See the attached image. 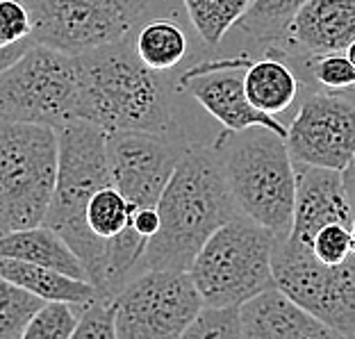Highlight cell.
Wrapping results in <instances>:
<instances>
[{
	"label": "cell",
	"instance_id": "cell-1",
	"mask_svg": "<svg viewBox=\"0 0 355 339\" xmlns=\"http://www.w3.org/2000/svg\"><path fill=\"white\" fill-rule=\"evenodd\" d=\"M159 230L141 269L189 271L203 244L239 214L216 148H184L157 203Z\"/></svg>",
	"mask_w": 355,
	"mask_h": 339
},
{
	"label": "cell",
	"instance_id": "cell-2",
	"mask_svg": "<svg viewBox=\"0 0 355 339\" xmlns=\"http://www.w3.org/2000/svg\"><path fill=\"white\" fill-rule=\"evenodd\" d=\"M76 119L114 132L168 134L173 128L168 82L135 51L132 35L76 55Z\"/></svg>",
	"mask_w": 355,
	"mask_h": 339
},
{
	"label": "cell",
	"instance_id": "cell-3",
	"mask_svg": "<svg viewBox=\"0 0 355 339\" xmlns=\"http://www.w3.org/2000/svg\"><path fill=\"white\" fill-rule=\"evenodd\" d=\"M58 182L44 223L58 230L83 257L89 282L101 294L107 273V246L89 232L85 214L94 193L112 184L107 132L89 121L76 119L58 128Z\"/></svg>",
	"mask_w": 355,
	"mask_h": 339
},
{
	"label": "cell",
	"instance_id": "cell-4",
	"mask_svg": "<svg viewBox=\"0 0 355 339\" xmlns=\"http://www.w3.org/2000/svg\"><path fill=\"white\" fill-rule=\"evenodd\" d=\"M214 148L239 214L276 232V237L287 235L294 223L298 173L285 137L253 125L239 132L228 130Z\"/></svg>",
	"mask_w": 355,
	"mask_h": 339
},
{
	"label": "cell",
	"instance_id": "cell-5",
	"mask_svg": "<svg viewBox=\"0 0 355 339\" xmlns=\"http://www.w3.org/2000/svg\"><path fill=\"white\" fill-rule=\"evenodd\" d=\"M53 125L0 121V232L42 225L58 182Z\"/></svg>",
	"mask_w": 355,
	"mask_h": 339
},
{
	"label": "cell",
	"instance_id": "cell-6",
	"mask_svg": "<svg viewBox=\"0 0 355 339\" xmlns=\"http://www.w3.org/2000/svg\"><path fill=\"white\" fill-rule=\"evenodd\" d=\"M276 232L244 214L232 216L209 237L191 262L203 305H241L276 287L271 269Z\"/></svg>",
	"mask_w": 355,
	"mask_h": 339
},
{
	"label": "cell",
	"instance_id": "cell-7",
	"mask_svg": "<svg viewBox=\"0 0 355 339\" xmlns=\"http://www.w3.org/2000/svg\"><path fill=\"white\" fill-rule=\"evenodd\" d=\"M78 62L58 48L35 44L0 71V121L44 123L55 130L76 121Z\"/></svg>",
	"mask_w": 355,
	"mask_h": 339
},
{
	"label": "cell",
	"instance_id": "cell-8",
	"mask_svg": "<svg viewBox=\"0 0 355 339\" xmlns=\"http://www.w3.org/2000/svg\"><path fill=\"white\" fill-rule=\"evenodd\" d=\"M271 269L276 287L298 305L340 337H355V255L342 264H324L310 244L282 235L273 244Z\"/></svg>",
	"mask_w": 355,
	"mask_h": 339
},
{
	"label": "cell",
	"instance_id": "cell-9",
	"mask_svg": "<svg viewBox=\"0 0 355 339\" xmlns=\"http://www.w3.org/2000/svg\"><path fill=\"white\" fill-rule=\"evenodd\" d=\"M37 44L83 55L130 37L148 19L153 0H26Z\"/></svg>",
	"mask_w": 355,
	"mask_h": 339
},
{
	"label": "cell",
	"instance_id": "cell-10",
	"mask_svg": "<svg viewBox=\"0 0 355 339\" xmlns=\"http://www.w3.org/2000/svg\"><path fill=\"white\" fill-rule=\"evenodd\" d=\"M119 339L182 337L203 308L189 271L144 269L114 298Z\"/></svg>",
	"mask_w": 355,
	"mask_h": 339
},
{
	"label": "cell",
	"instance_id": "cell-11",
	"mask_svg": "<svg viewBox=\"0 0 355 339\" xmlns=\"http://www.w3.org/2000/svg\"><path fill=\"white\" fill-rule=\"evenodd\" d=\"M296 164L344 171L355 157V103L340 94H312L287 128Z\"/></svg>",
	"mask_w": 355,
	"mask_h": 339
},
{
	"label": "cell",
	"instance_id": "cell-12",
	"mask_svg": "<svg viewBox=\"0 0 355 339\" xmlns=\"http://www.w3.org/2000/svg\"><path fill=\"white\" fill-rule=\"evenodd\" d=\"M184 148L155 132L107 134L112 182L137 209L157 207Z\"/></svg>",
	"mask_w": 355,
	"mask_h": 339
},
{
	"label": "cell",
	"instance_id": "cell-13",
	"mask_svg": "<svg viewBox=\"0 0 355 339\" xmlns=\"http://www.w3.org/2000/svg\"><path fill=\"white\" fill-rule=\"evenodd\" d=\"M248 64L251 60L246 58L198 64L182 73L180 89H184L191 98H196L200 107H205L225 130L239 132L253 125H264L287 139V128L273 114L257 110L248 101L244 87Z\"/></svg>",
	"mask_w": 355,
	"mask_h": 339
},
{
	"label": "cell",
	"instance_id": "cell-14",
	"mask_svg": "<svg viewBox=\"0 0 355 339\" xmlns=\"http://www.w3.org/2000/svg\"><path fill=\"white\" fill-rule=\"evenodd\" d=\"M294 223L287 235L312 246L314 235L328 223L353 225L355 212L346 196L342 171L298 164Z\"/></svg>",
	"mask_w": 355,
	"mask_h": 339
},
{
	"label": "cell",
	"instance_id": "cell-15",
	"mask_svg": "<svg viewBox=\"0 0 355 339\" xmlns=\"http://www.w3.org/2000/svg\"><path fill=\"white\" fill-rule=\"evenodd\" d=\"M244 339H330L333 328L298 305L280 287H269L239 305Z\"/></svg>",
	"mask_w": 355,
	"mask_h": 339
},
{
	"label": "cell",
	"instance_id": "cell-16",
	"mask_svg": "<svg viewBox=\"0 0 355 339\" xmlns=\"http://www.w3.org/2000/svg\"><path fill=\"white\" fill-rule=\"evenodd\" d=\"M287 35L310 55L346 51L355 39V0H308Z\"/></svg>",
	"mask_w": 355,
	"mask_h": 339
},
{
	"label": "cell",
	"instance_id": "cell-17",
	"mask_svg": "<svg viewBox=\"0 0 355 339\" xmlns=\"http://www.w3.org/2000/svg\"><path fill=\"white\" fill-rule=\"evenodd\" d=\"M0 257H12L30 264H42L58 269L69 276L89 280L87 266L67 239L51 225H32V228L0 232Z\"/></svg>",
	"mask_w": 355,
	"mask_h": 339
},
{
	"label": "cell",
	"instance_id": "cell-18",
	"mask_svg": "<svg viewBox=\"0 0 355 339\" xmlns=\"http://www.w3.org/2000/svg\"><path fill=\"white\" fill-rule=\"evenodd\" d=\"M0 276L14 280L16 285L26 287L44 301H67L85 308L98 296V289L89 280L73 278L51 266L12 260V257H0Z\"/></svg>",
	"mask_w": 355,
	"mask_h": 339
},
{
	"label": "cell",
	"instance_id": "cell-19",
	"mask_svg": "<svg viewBox=\"0 0 355 339\" xmlns=\"http://www.w3.org/2000/svg\"><path fill=\"white\" fill-rule=\"evenodd\" d=\"M246 96L257 110L266 114H280L292 107L298 94V80L285 62L276 58H264L251 62L244 73Z\"/></svg>",
	"mask_w": 355,
	"mask_h": 339
},
{
	"label": "cell",
	"instance_id": "cell-20",
	"mask_svg": "<svg viewBox=\"0 0 355 339\" xmlns=\"http://www.w3.org/2000/svg\"><path fill=\"white\" fill-rule=\"evenodd\" d=\"M132 44L139 60L148 69L166 73L175 69L189 53V39L171 19H146L132 32Z\"/></svg>",
	"mask_w": 355,
	"mask_h": 339
},
{
	"label": "cell",
	"instance_id": "cell-21",
	"mask_svg": "<svg viewBox=\"0 0 355 339\" xmlns=\"http://www.w3.org/2000/svg\"><path fill=\"white\" fill-rule=\"evenodd\" d=\"M135 209L137 207L119 191L114 182L105 184V187H101L94 193L87 205V214H85L87 228L101 244L107 246L112 239H116L123 232L130 230Z\"/></svg>",
	"mask_w": 355,
	"mask_h": 339
},
{
	"label": "cell",
	"instance_id": "cell-22",
	"mask_svg": "<svg viewBox=\"0 0 355 339\" xmlns=\"http://www.w3.org/2000/svg\"><path fill=\"white\" fill-rule=\"evenodd\" d=\"M191 26L203 37V42L216 46L228 35V30L244 19L253 0H182Z\"/></svg>",
	"mask_w": 355,
	"mask_h": 339
},
{
	"label": "cell",
	"instance_id": "cell-23",
	"mask_svg": "<svg viewBox=\"0 0 355 339\" xmlns=\"http://www.w3.org/2000/svg\"><path fill=\"white\" fill-rule=\"evenodd\" d=\"M35 26L26 0H0V71L35 46Z\"/></svg>",
	"mask_w": 355,
	"mask_h": 339
},
{
	"label": "cell",
	"instance_id": "cell-24",
	"mask_svg": "<svg viewBox=\"0 0 355 339\" xmlns=\"http://www.w3.org/2000/svg\"><path fill=\"white\" fill-rule=\"evenodd\" d=\"M46 301L0 276V339H23L32 317Z\"/></svg>",
	"mask_w": 355,
	"mask_h": 339
},
{
	"label": "cell",
	"instance_id": "cell-25",
	"mask_svg": "<svg viewBox=\"0 0 355 339\" xmlns=\"http://www.w3.org/2000/svg\"><path fill=\"white\" fill-rule=\"evenodd\" d=\"M308 0H253L251 10L244 14L239 26L248 35L257 39H278L282 32L292 26L294 16L301 12V7Z\"/></svg>",
	"mask_w": 355,
	"mask_h": 339
},
{
	"label": "cell",
	"instance_id": "cell-26",
	"mask_svg": "<svg viewBox=\"0 0 355 339\" xmlns=\"http://www.w3.org/2000/svg\"><path fill=\"white\" fill-rule=\"evenodd\" d=\"M80 319V308L67 301H46L26 328L23 339H71Z\"/></svg>",
	"mask_w": 355,
	"mask_h": 339
},
{
	"label": "cell",
	"instance_id": "cell-27",
	"mask_svg": "<svg viewBox=\"0 0 355 339\" xmlns=\"http://www.w3.org/2000/svg\"><path fill=\"white\" fill-rule=\"evenodd\" d=\"M184 339H239L241 319L239 305H203L191 326L184 330Z\"/></svg>",
	"mask_w": 355,
	"mask_h": 339
},
{
	"label": "cell",
	"instance_id": "cell-28",
	"mask_svg": "<svg viewBox=\"0 0 355 339\" xmlns=\"http://www.w3.org/2000/svg\"><path fill=\"white\" fill-rule=\"evenodd\" d=\"M76 339H119L116 337V303L114 298L96 296L92 303L80 308Z\"/></svg>",
	"mask_w": 355,
	"mask_h": 339
},
{
	"label": "cell",
	"instance_id": "cell-29",
	"mask_svg": "<svg viewBox=\"0 0 355 339\" xmlns=\"http://www.w3.org/2000/svg\"><path fill=\"white\" fill-rule=\"evenodd\" d=\"M312 251L324 264H342L353 255L351 228L344 223L324 225L312 239Z\"/></svg>",
	"mask_w": 355,
	"mask_h": 339
},
{
	"label": "cell",
	"instance_id": "cell-30",
	"mask_svg": "<svg viewBox=\"0 0 355 339\" xmlns=\"http://www.w3.org/2000/svg\"><path fill=\"white\" fill-rule=\"evenodd\" d=\"M312 76L328 89H349L355 87V64L342 53L317 55L312 62Z\"/></svg>",
	"mask_w": 355,
	"mask_h": 339
},
{
	"label": "cell",
	"instance_id": "cell-31",
	"mask_svg": "<svg viewBox=\"0 0 355 339\" xmlns=\"http://www.w3.org/2000/svg\"><path fill=\"white\" fill-rule=\"evenodd\" d=\"M342 180H344L346 196H349L351 207H353V212H355V157L351 159V164L342 171Z\"/></svg>",
	"mask_w": 355,
	"mask_h": 339
},
{
	"label": "cell",
	"instance_id": "cell-32",
	"mask_svg": "<svg viewBox=\"0 0 355 339\" xmlns=\"http://www.w3.org/2000/svg\"><path fill=\"white\" fill-rule=\"evenodd\" d=\"M344 53H346V58H349V60H351V62L355 64V39H353V42L349 44V48H346Z\"/></svg>",
	"mask_w": 355,
	"mask_h": 339
},
{
	"label": "cell",
	"instance_id": "cell-33",
	"mask_svg": "<svg viewBox=\"0 0 355 339\" xmlns=\"http://www.w3.org/2000/svg\"><path fill=\"white\" fill-rule=\"evenodd\" d=\"M351 246H353V255H355V219H353V225H351Z\"/></svg>",
	"mask_w": 355,
	"mask_h": 339
}]
</instances>
